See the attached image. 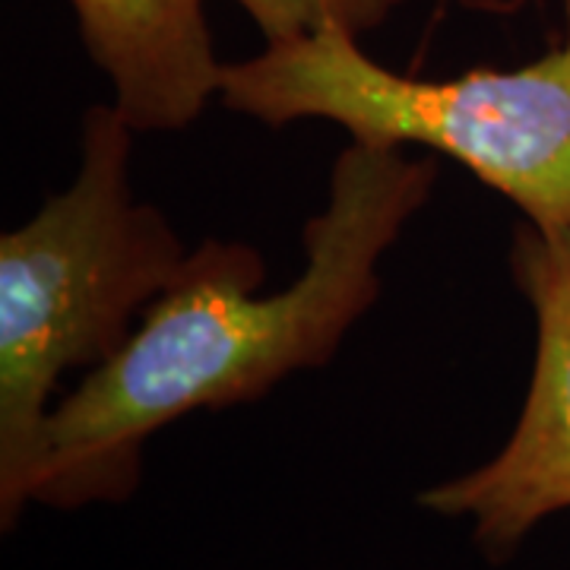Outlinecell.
<instances>
[{
	"mask_svg": "<svg viewBox=\"0 0 570 570\" xmlns=\"http://www.w3.org/2000/svg\"><path fill=\"white\" fill-rule=\"evenodd\" d=\"M510 269L535 314V367L523 412L485 466L419 494L431 513L472 520V542L494 564L542 520L570 508V228L523 219Z\"/></svg>",
	"mask_w": 570,
	"mask_h": 570,
	"instance_id": "4",
	"label": "cell"
},
{
	"mask_svg": "<svg viewBox=\"0 0 570 570\" xmlns=\"http://www.w3.org/2000/svg\"><path fill=\"white\" fill-rule=\"evenodd\" d=\"M225 108L269 127L330 121L352 140L425 146L466 165L539 228H570V39L517 70L415 80L324 29L225 63Z\"/></svg>",
	"mask_w": 570,
	"mask_h": 570,
	"instance_id": "3",
	"label": "cell"
},
{
	"mask_svg": "<svg viewBox=\"0 0 570 570\" xmlns=\"http://www.w3.org/2000/svg\"><path fill=\"white\" fill-rule=\"evenodd\" d=\"M245 10L266 45L314 36L324 29H343L362 39L374 32L406 3V0H232Z\"/></svg>",
	"mask_w": 570,
	"mask_h": 570,
	"instance_id": "6",
	"label": "cell"
},
{
	"mask_svg": "<svg viewBox=\"0 0 570 570\" xmlns=\"http://www.w3.org/2000/svg\"><path fill=\"white\" fill-rule=\"evenodd\" d=\"M89 58L134 134H178L219 96L204 0H70Z\"/></svg>",
	"mask_w": 570,
	"mask_h": 570,
	"instance_id": "5",
	"label": "cell"
},
{
	"mask_svg": "<svg viewBox=\"0 0 570 570\" xmlns=\"http://www.w3.org/2000/svg\"><path fill=\"white\" fill-rule=\"evenodd\" d=\"M466 10H475V13H494V17H508V13H517L523 10L530 0H453Z\"/></svg>",
	"mask_w": 570,
	"mask_h": 570,
	"instance_id": "7",
	"label": "cell"
},
{
	"mask_svg": "<svg viewBox=\"0 0 570 570\" xmlns=\"http://www.w3.org/2000/svg\"><path fill=\"white\" fill-rule=\"evenodd\" d=\"M134 130L115 105L82 118L73 184L0 238V527L32 504L48 400L63 371L99 367L130 321L178 283L187 254L153 204H137Z\"/></svg>",
	"mask_w": 570,
	"mask_h": 570,
	"instance_id": "2",
	"label": "cell"
},
{
	"mask_svg": "<svg viewBox=\"0 0 570 570\" xmlns=\"http://www.w3.org/2000/svg\"><path fill=\"white\" fill-rule=\"evenodd\" d=\"M434 178L431 156L348 140L330 200L305 225V269L273 295H257L266 264L250 245L206 238L190 250L130 340L51 409L32 501L58 510L124 501L140 485L142 448L159 428L326 365L377 302V264L428 204Z\"/></svg>",
	"mask_w": 570,
	"mask_h": 570,
	"instance_id": "1",
	"label": "cell"
}]
</instances>
